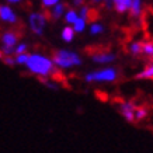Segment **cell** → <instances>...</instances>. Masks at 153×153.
I'll use <instances>...</instances> for the list:
<instances>
[{
    "label": "cell",
    "instance_id": "13",
    "mask_svg": "<svg viewBox=\"0 0 153 153\" xmlns=\"http://www.w3.org/2000/svg\"><path fill=\"white\" fill-rule=\"evenodd\" d=\"M129 11L132 17H139L140 11H142V0H132L131 1Z\"/></svg>",
    "mask_w": 153,
    "mask_h": 153
},
{
    "label": "cell",
    "instance_id": "7",
    "mask_svg": "<svg viewBox=\"0 0 153 153\" xmlns=\"http://www.w3.org/2000/svg\"><path fill=\"white\" fill-rule=\"evenodd\" d=\"M0 19L10 24L17 23V16H16V13L10 9L9 6H1L0 7Z\"/></svg>",
    "mask_w": 153,
    "mask_h": 153
},
{
    "label": "cell",
    "instance_id": "17",
    "mask_svg": "<svg viewBox=\"0 0 153 153\" xmlns=\"http://www.w3.org/2000/svg\"><path fill=\"white\" fill-rule=\"evenodd\" d=\"M129 52L132 56H139L140 53H142V44L140 42H132L129 45Z\"/></svg>",
    "mask_w": 153,
    "mask_h": 153
},
{
    "label": "cell",
    "instance_id": "11",
    "mask_svg": "<svg viewBox=\"0 0 153 153\" xmlns=\"http://www.w3.org/2000/svg\"><path fill=\"white\" fill-rule=\"evenodd\" d=\"M101 16H100V11L97 9H94V7H88L87 6V10H86V16H84V21L86 23H94V21H97Z\"/></svg>",
    "mask_w": 153,
    "mask_h": 153
},
{
    "label": "cell",
    "instance_id": "14",
    "mask_svg": "<svg viewBox=\"0 0 153 153\" xmlns=\"http://www.w3.org/2000/svg\"><path fill=\"white\" fill-rule=\"evenodd\" d=\"M149 114V110L143 105L135 107V122H139V121L145 120Z\"/></svg>",
    "mask_w": 153,
    "mask_h": 153
},
{
    "label": "cell",
    "instance_id": "5",
    "mask_svg": "<svg viewBox=\"0 0 153 153\" xmlns=\"http://www.w3.org/2000/svg\"><path fill=\"white\" fill-rule=\"evenodd\" d=\"M47 19L42 13H31L30 14V28L35 35H42L45 30Z\"/></svg>",
    "mask_w": 153,
    "mask_h": 153
},
{
    "label": "cell",
    "instance_id": "1",
    "mask_svg": "<svg viewBox=\"0 0 153 153\" xmlns=\"http://www.w3.org/2000/svg\"><path fill=\"white\" fill-rule=\"evenodd\" d=\"M25 66L28 68V70L33 74L37 76H42V77H53L59 82L62 79V74L58 73L53 62L49 58L39 53H33V55L28 56V60Z\"/></svg>",
    "mask_w": 153,
    "mask_h": 153
},
{
    "label": "cell",
    "instance_id": "21",
    "mask_svg": "<svg viewBox=\"0 0 153 153\" xmlns=\"http://www.w3.org/2000/svg\"><path fill=\"white\" fill-rule=\"evenodd\" d=\"M102 31H104V27H102L101 24L98 23H91V27H90V33L93 34V35H97V34H101Z\"/></svg>",
    "mask_w": 153,
    "mask_h": 153
},
{
    "label": "cell",
    "instance_id": "3",
    "mask_svg": "<svg viewBox=\"0 0 153 153\" xmlns=\"http://www.w3.org/2000/svg\"><path fill=\"white\" fill-rule=\"evenodd\" d=\"M118 77V70L115 68H105V69L97 70V72H91L84 76V80L87 83H93V82H115Z\"/></svg>",
    "mask_w": 153,
    "mask_h": 153
},
{
    "label": "cell",
    "instance_id": "22",
    "mask_svg": "<svg viewBox=\"0 0 153 153\" xmlns=\"http://www.w3.org/2000/svg\"><path fill=\"white\" fill-rule=\"evenodd\" d=\"M1 62H3L4 65L16 66V60H14V58H11V55H4L1 58Z\"/></svg>",
    "mask_w": 153,
    "mask_h": 153
},
{
    "label": "cell",
    "instance_id": "12",
    "mask_svg": "<svg viewBox=\"0 0 153 153\" xmlns=\"http://www.w3.org/2000/svg\"><path fill=\"white\" fill-rule=\"evenodd\" d=\"M135 79H142V80H152L153 79V66L152 63L150 65H148L146 68L143 69V72H140V73H138L136 76H135Z\"/></svg>",
    "mask_w": 153,
    "mask_h": 153
},
{
    "label": "cell",
    "instance_id": "23",
    "mask_svg": "<svg viewBox=\"0 0 153 153\" xmlns=\"http://www.w3.org/2000/svg\"><path fill=\"white\" fill-rule=\"evenodd\" d=\"M59 0H42V7L44 9H51L53 4H56Z\"/></svg>",
    "mask_w": 153,
    "mask_h": 153
},
{
    "label": "cell",
    "instance_id": "10",
    "mask_svg": "<svg viewBox=\"0 0 153 153\" xmlns=\"http://www.w3.org/2000/svg\"><path fill=\"white\" fill-rule=\"evenodd\" d=\"M131 1L132 0H112V6H114V10L117 13L124 14L126 13L131 7Z\"/></svg>",
    "mask_w": 153,
    "mask_h": 153
},
{
    "label": "cell",
    "instance_id": "16",
    "mask_svg": "<svg viewBox=\"0 0 153 153\" xmlns=\"http://www.w3.org/2000/svg\"><path fill=\"white\" fill-rule=\"evenodd\" d=\"M62 38L65 42H72L74 38V31L73 27H65L62 30Z\"/></svg>",
    "mask_w": 153,
    "mask_h": 153
},
{
    "label": "cell",
    "instance_id": "29",
    "mask_svg": "<svg viewBox=\"0 0 153 153\" xmlns=\"http://www.w3.org/2000/svg\"><path fill=\"white\" fill-rule=\"evenodd\" d=\"M9 3H19V1H21V0H7Z\"/></svg>",
    "mask_w": 153,
    "mask_h": 153
},
{
    "label": "cell",
    "instance_id": "28",
    "mask_svg": "<svg viewBox=\"0 0 153 153\" xmlns=\"http://www.w3.org/2000/svg\"><path fill=\"white\" fill-rule=\"evenodd\" d=\"M101 3V0H90V4H98Z\"/></svg>",
    "mask_w": 153,
    "mask_h": 153
},
{
    "label": "cell",
    "instance_id": "20",
    "mask_svg": "<svg viewBox=\"0 0 153 153\" xmlns=\"http://www.w3.org/2000/svg\"><path fill=\"white\" fill-rule=\"evenodd\" d=\"M28 53L27 52H23V53H17V56L14 58V60H16V63H19V65H25L28 60Z\"/></svg>",
    "mask_w": 153,
    "mask_h": 153
},
{
    "label": "cell",
    "instance_id": "4",
    "mask_svg": "<svg viewBox=\"0 0 153 153\" xmlns=\"http://www.w3.org/2000/svg\"><path fill=\"white\" fill-rule=\"evenodd\" d=\"M87 53L91 56V59L96 62V63H110V62H114L115 60V53L110 52L108 49H100V48H94L93 51L91 49H87Z\"/></svg>",
    "mask_w": 153,
    "mask_h": 153
},
{
    "label": "cell",
    "instance_id": "18",
    "mask_svg": "<svg viewBox=\"0 0 153 153\" xmlns=\"http://www.w3.org/2000/svg\"><path fill=\"white\" fill-rule=\"evenodd\" d=\"M142 53L150 58L152 59V55H153V44L152 41H146L145 44H142Z\"/></svg>",
    "mask_w": 153,
    "mask_h": 153
},
{
    "label": "cell",
    "instance_id": "9",
    "mask_svg": "<svg viewBox=\"0 0 153 153\" xmlns=\"http://www.w3.org/2000/svg\"><path fill=\"white\" fill-rule=\"evenodd\" d=\"M53 9H52L51 13H48V16H49V19H52L53 21H56V20L60 19V16H63V13H65V9H66V4L65 3H56V4L52 6Z\"/></svg>",
    "mask_w": 153,
    "mask_h": 153
},
{
    "label": "cell",
    "instance_id": "27",
    "mask_svg": "<svg viewBox=\"0 0 153 153\" xmlns=\"http://www.w3.org/2000/svg\"><path fill=\"white\" fill-rule=\"evenodd\" d=\"M73 4L74 6H83L84 4V0H73Z\"/></svg>",
    "mask_w": 153,
    "mask_h": 153
},
{
    "label": "cell",
    "instance_id": "6",
    "mask_svg": "<svg viewBox=\"0 0 153 153\" xmlns=\"http://www.w3.org/2000/svg\"><path fill=\"white\" fill-rule=\"evenodd\" d=\"M120 112L125 118V121L134 124L135 122V105L126 101H120Z\"/></svg>",
    "mask_w": 153,
    "mask_h": 153
},
{
    "label": "cell",
    "instance_id": "26",
    "mask_svg": "<svg viewBox=\"0 0 153 153\" xmlns=\"http://www.w3.org/2000/svg\"><path fill=\"white\" fill-rule=\"evenodd\" d=\"M101 1H104V6L107 9H111L112 7V0H101Z\"/></svg>",
    "mask_w": 153,
    "mask_h": 153
},
{
    "label": "cell",
    "instance_id": "19",
    "mask_svg": "<svg viewBox=\"0 0 153 153\" xmlns=\"http://www.w3.org/2000/svg\"><path fill=\"white\" fill-rule=\"evenodd\" d=\"M79 17V14H77V11L76 10H73V9H69L68 10V13H66V16H65V21L68 24H73L74 23V20Z\"/></svg>",
    "mask_w": 153,
    "mask_h": 153
},
{
    "label": "cell",
    "instance_id": "8",
    "mask_svg": "<svg viewBox=\"0 0 153 153\" xmlns=\"http://www.w3.org/2000/svg\"><path fill=\"white\" fill-rule=\"evenodd\" d=\"M20 39V34L16 31H6L1 37V42L4 47H16L17 41Z\"/></svg>",
    "mask_w": 153,
    "mask_h": 153
},
{
    "label": "cell",
    "instance_id": "15",
    "mask_svg": "<svg viewBox=\"0 0 153 153\" xmlns=\"http://www.w3.org/2000/svg\"><path fill=\"white\" fill-rule=\"evenodd\" d=\"M86 21H84V19H82V17H77V19L74 20L73 23V31L74 33H83L84 30H86Z\"/></svg>",
    "mask_w": 153,
    "mask_h": 153
},
{
    "label": "cell",
    "instance_id": "25",
    "mask_svg": "<svg viewBox=\"0 0 153 153\" xmlns=\"http://www.w3.org/2000/svg\"><path fill=\"white\" fill-rule=\"evenodd\" d=\"M0 51H1L3 56H4V55H11V53L14 52V47H4V45H3Z\"/></svg>",
    "mask_w": 153,
    "mask_h": 153
},
{
    "label": "cell",
    "instance_id": "2",
    "mask_svg": "<svg viewBox=\"0 0 153 153\" xmlns=\"http://www.w3.org/2000/svg\"><path fill=\"white\" fill-rule=\"evenodd\" d=\"M51 60L53 62V65H56L58 68H62V69H69L73 66L82 65V58L76 52L63 51V49L52 52Z\"/></svg>",
    "mask_w": 153,
    "mask_h": 153
},
{
    "label": "cell",
    "instance_id": "24",
    "mask_svg": "<svg viewBox=\"0 0 153 153\" xmlns=\"http://www.w3.org/2000/svg\"><path fill=\"white\" fill-rule=\"evenodd\" d=\"M28 47H27V44H20L19 47H14V52L16 53H23V52H27Z\"/></svg>",
    "mask_w": 153,
    "mask_h": 153
}]
</instances>
